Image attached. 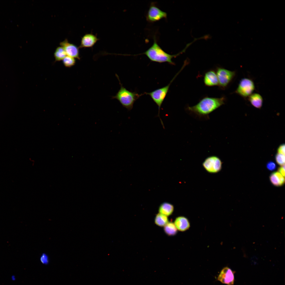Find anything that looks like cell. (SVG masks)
Returning <instances> with one entry per match:
<instances>
[{"instance_id": "7a4b0ae2", "label": "cell", "mask_w": 285, "mask_h": 285, "mask_svg": "<svg viewBox=\"0 0 285 285\" xmlns=\"http://www.w3.org/2000/svg\"><path fill=\"white\" fill-rule=\"evenodd\" d=\"M154 39L153 44L147 50L142 53L135 55H145L152 61L159 63L167 62L171 65H175V63L172 60V59L184 52L192 44L191 42L187 44L185 48L178 54L171 55L163 50L158 44L155 37Z\"/></svg>"}, {"instance_id": "9a60e30c", "label": "cell", "mask_w": 285, "mask_h": 285, "mask_svg": "<svg viewBox=\"0 0 285 285\" xmlns=\"http://www.w3.org/2000/svg\"><path fill=\"white\" fill-rule=\"evenodd\" d=\"M270 179L272 183L274 186H282L284 183L285 179L279 172H276L271 174Z\"/></svg>"}, {"instance_id": "52a82bcc", "label": "cell", "mask_w": 285, "mask_h": 285, "mask_svg": "<svg viewBox=\"0 0 285 285\" xmlns=\"http://www.w3.org/2000/svg\"><path fill=\"white\" fill-rule=\"evenodd\" d=\"M166 12L160 9L154 2H152L150 6L146 16L147 21L150 23H153L163 18H166Z\"/></svg>"}, {"instance_id": "7c38bea8", "label": "cell", "mask_w": 285, "mask_h": 285, "mask_svg": "<svg viewBox=\"0 0 285 285\" xmlns=\"http://www.w3.org/2000/svg\"><path fill=\"white\" fill-rule=\"evenodd\" d=\"M99 40L97 36L92 34H87L82 38L79 48H91L93 47Z\"/></svg>"}, {"instance_id": "3957f363", "label": "cell", "mask_w": 285, "mask_h": 285, "mask_svg": "<svg viewBox=\"0 0 285 285\" xmlns=\"http://www.w3.org/2000/svg\"><path fill=\"white\" fill-rule=\"evenodd\" d=\"M116 75L119 82L120 88L116 95L112 97V98L117 99L123 107L130 111L132 108L135 102L143 94H140L126 89L123 86L118 75L116 74Z\"/></svg>"}, {"instance_id": "7402d4cb", "label": "cell", "mask_w": 285, "mask_h": 285, "mask_svg": "<svg viewBox=\"0 0 285 285\" xmlns=\"http://www.w3.org/2000/svg\"><path fill=\"white\" fill-rule=\"evenodd\" d=\"M40 260L43 264L47 265L49 262V259L48 255L45 253H42L40 257Z\"/></svg>"}, {"instance_id": "30bf717a", "label": "cell", "mask_w": 285, "mask_h": 285, "mask_svg": "<svg viewBox=\"0 0 285 285\" xmlns=\"http://www.w3.org/2000/svg\"><path fill=\"white\" fill-rule=\"evenodd\" d=\"M60 45L64 49L67 56L80 59L79 48L69 42L67 39H65L61 42Z\"/></svg>"}, {"instance_id": "8fae6325", "label": "cell", "mask_w": 285, "mask_h": 285, "mask_svg": "<svg viewBox=\"0 0 285 285\" xmlns=\"http://www.w3.org/2000/svg\"><path fill=\"white\" fill-rule=\"evenodd\" d=\"M203 82L207 87L218 86V80L215 70L211 69L206 72L203 76Z\"/></svg>"}, {"instance_id": "d6986e66", "label": "cell", "mask_w": 285, "mask_h": 285, "mask_svg": "<svg viewBox=\"0 0 285 285\" xmlns=\"http://www.w3.org/2000/svg\"><path fill=\"white\" fill-rule=\"evenodd\" d=\"M67 56L65 51L61 46L58 47L55 49L54 53V56L55 61L62 60Z\"/></svg>"}, {"instance_id": "ac0fdd59", "label": "cell", "mask_w": 285, "mask_h": 285, "mask_svg": "<svg viewBox=\"0 0 285 285\" xmlns=\"http://www.w3.org/2000/svg\"><path fill=\"white\" fill-rule=\"evenodd\" d=\"M164 230L165 233L169 236L175 235L177 232L174 223L172 222H169L164 227Z\"/></svg>"}, {"instance_id": "cb8c5ba5", "label": "cell", "mask_w": 285, "mask_h": 285, "mask_svg": "<svg viewBox=\"0 0 285 285\" xmlns=\"http://www.w3.org/2000/svg\"><path fill=\"white\" fill-rule=\"evenodd\" d=\"M278 153L285 155V144H282L280 145L277 149Z\"/></svg>"}, {"instance_id": "2e32d148", "label": "cell", "mask_w": 285, "mask_h": 285, "mask_svg": "<svg viewBox=\"0 0 285 285\" xmlns=\"http://www.w3.org/2000/svg\"><path fill=\"white\" fill-rule=\"evenodd\" d=\"M174 210L173 205L168 203L164 202L160 205L158 211L159 213L168 216L172 214Z\"/></svg>"}, {"instance_id": "5b68a950", "label": "cell", "mask_w": 285, "mask_h": 285, "mask_svg": "<svg viewBox=\"0 0 285 285\" xmlns=\"http://www.w3.org/2000/svg\"><path fill=\"white\" fill-rule=\"evenodd\" d=\"M215 70L218 80V86L221 90L225 89L235 76L236 72L229 70L220 66H217Z\"/></svg>"}, {"instance_id": "5bb4252c", "label": "cell", "mask_w": 285, "mask_h": 285, "mask_svg": "<svg viewBox=\"0 0 285 285\" xmlns=\"http://www.w3.org/2000/svg\"><path fill=\"white\" fill-rule=\"evenodd\" d=\"M248 98L249 101L254 107L259 109L262 107L263 104V98L260 94L257 93H253Z\"/></svg>"}, {"instance_id": "603a6c76", "label": "cell", "mask_w": 285, "mask_h": 285, "mask_svg": "<svg viewBox=\"0 0 285 285\" xmlns=\"http://www.w3.org/2000/svg\"><path fill=\"white\" fill-rule=\"evenodd\" d=\"M266 167L269 170L273 171L276 168V165L275 163L272 161L269 162L267 164Z\"/></svg>"}, {"instance_id": "4fadbf2b", "label": "cell", "mask_w": 285, "mask_h": 285, "mask_svg": "<svg viewBox=\"0 0 285 285\" xmlns=\"http://www.w3.org/2000/svg\"><path fill=\"white\" fill-rule=\"evenodd\" d=\"M174 223L177 230L181 231H184L188 230L190 226V223L188 219L183 216L177 217Z\"/></svg>"}, {"instance_id": "277c9868", "label": "cell", "mask_w": 285, "mask_h": 285, "mask_svg": "<svg viewBox=\"0 0 285 285\" xmlns=\"http://www.w3.org/2000/svg\"><path fill=\"white\" fill-rule=\"evenodd\" d=\"M182 70L181 69L180 71L173 78L169 83L167 85L163 87L157 89L151 92L148 93L145 92L144 93V94H145L149 95L153 101L158 106V116L159 117L161 123L164 129V126L163 121L160 118L159 115L161 106L168 91L171 83L179 73L181 71H180Z\"/></svg>"}, {"instance_id": "e0dca14e", "label": "cell", "mask_w": 285, "mask_h": 285, "mask_svg": "<svg viewBox=\"0 0 285 285\" xmlns=\"http://www.w3.org/2000/svg\"><path fill=\"white\" fill-rule=\"evenodd\" d=\"M168 222V216L159 213L156 215L154 219L155 224L161 227H164Z\"/></svg>"}, {"instance_id": "9c48e42d", "label": "cell", "mask_w": 285, "mask_h": 285, "mask_svg": "<svg viewBox=\"0 0 285 285\" xmlns=\"http://www.w3.org/2000/svg\"><path fill=\"white\" fill-rule=\"evenodd\" d=\"M235 272L230 268L226 267L221 271L217 280L222 283L227 285H233L235 282L234 274Z\"/></svg>"}, {"instance_id": "ffe728a7", "label": "cell", "mask_w": 285, "mask_h": 285, "mask_svg": "<svg viewBox=\"0 0 285 285\" xmlns=\"http://www.w3.org/2000/svg\"><path fill=\"white\" fill-rule=\"evenodd\" d=\"M62 61L64 65L66 67L68 68L73 66L75 63V58L67 55Z\"/></svg>"}, {"instance_id": "d4e9b609", "label": "cell", "mask_w": 285, "mask_h": 285, "mask_svg": "<svg viewBox=\"0 0 285 285\" xmlns=\"http://www.w3.org/2000/svg\"><path fill=\"white\" fill-rule=\"evenodd\" d=\"M278 171L284 177L285 175V166L284 165L282 166L281 167H280Z\"/></svg>"}, {"instance_id": "6da1fadb", "label": "cell", "mask_w": 285, "mask_h": 285, "mask_svg": "<svg viewBox=\"0 0 285 285\" xmlns=\"http://www.w3.org/2000/svg\"><path fill=\"white\" fill-rule=\"evenodd\" d=\"M226 100L224 96L218 98L206 96L196 104L191 106H187L186 109L191 114L199 118L209 119V115L224 104Z\"/></svg>"}, {"instance_id": "44dd1931", "label": "cell", "mask_w": 285, "mask_h": 285, "mask_svg": "<svg viewBox=\"0 0 285 285\" xmlns=\"http://www.w3.org/2000/svg\"><path fill=\"white\" fill-rule=\"evenodd\" d=\"M275 160L278 164L281 166L284 165L285 155L277 153L275 156Z\"/></svg>"}, {"instance_id": "8992f818", "label": "cell", "mask_w": 285, "mask_h": 285, "mask_svg": "<svg viewBox=\"0 0 285 285\" xmlns=\"http://www.w3.org/2000/svg\"><path fill=\"white\" fill-rule=\"evenodd\" d=\"M255 87L253 80L248 78H244L240 81L235 92L241 97L246 98L253 93Z\"/></svg>"}, {"instance_id": "ba28073f", "label": "cell", "mask_w": 285, "mask_h": 285, "mask_svg": "<svg viewBox=\"0 0 285 285\" xmlns=\"http://www.w3.org/2000/svg\"><path fill=\"white\" fill-rule=\"evenodd\" d=\"M222 162L217 156H212L208 157L204 160L203 166L208 172L216 173L219 172L221 169Z\"/></svg>"}]
</instances>
